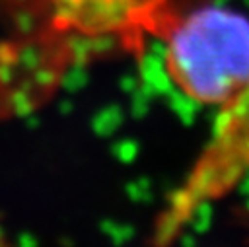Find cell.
Returning <instances> with one entry per match:
<instances>
[{"label": "cell", "instance_id": "obj_1", "mask_svg": "<svg viewBox=\"0 0 249 247\" xmlns=\"http://www.w3.org/2000/svg\"><path fill=\"white\" fill-rule=\"evenodd\" d=\"M165 41L173 84L196 103L228 105L249 84V18L206 6L161 16L154 29Z\"/></svg>", "mask_w": 249, "mask_h": 247}, {"label": "cell", "instance_id": "obj_2", "mask_svg": "<svg viewBox=\"0 0 249 247\" xmlns=\"http://www.w3.org/2000/svg\"><path fill=\"white\" fill-rule=\"evenodd\" d=\"M249 175V84L222 107L208 142L156 220L154 247H169L191 216Z\"/></svg>", "mask_w": 249, "mask_h": 247}]
</instances>
